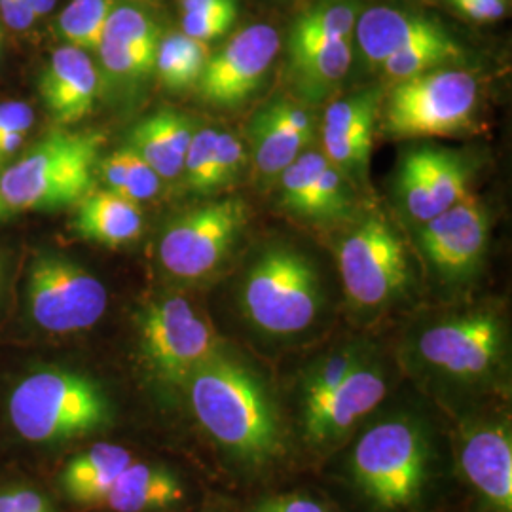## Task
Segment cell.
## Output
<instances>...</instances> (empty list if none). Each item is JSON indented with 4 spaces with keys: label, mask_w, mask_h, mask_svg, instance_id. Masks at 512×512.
Instances as JSON below:
<instances>
[{
    "label": "cell",
    "mask_w": 512,
    "mask_h": 512,
    "mask_svg": "<svg viewBox=\"0 0 512 512\" xmlns=\"http://www.w3.org/2000/svg\"><path fill=\"white\" fill-rule=\"evenodd\" d=\"M0 281H2V264H0Z\"/></svg>",
    "instance_id": "obj_48"
},
{
    "label": "cell",
    "mask_w": 512,
    "mask_h": 512,
    "mask_svg": "<svg viewBox=\"0 0 512 512\" xmlns=\"http://www.w3.org/2000/svg\"><path fill=\"white\" fill-rule=\"evenodd\" d=\"M0 512H57L52 501L35 488L14 486L0 492Z\"/></svg>",
    "instance_id": "obj_39"
},
{
    "label": "cell",
    "mask_w": 512,
    "mask_h": 512,
    "mask_svg": "<svg viewBox=\"0 0 512 512\" xmlns=\"http://www.w3.org/2000/svg\"><path fill=\"white\" fill-rule=\"evenodd\" d=\"M238 12H207V14H183L181 27L186 37L200 42H211L224 37L236 23Z\"/></svg>",
    "instance_id": "obj_38"
},
{
    "label": "cell",
    "mask_w": 512,
    "mask_h": 512,
    "mask_svg": "<svg viewBox=\"0 0 512 512\" xmlns=\"http://www.w3.org/2000/svg\"><path fill=\"white\" fill-rule=\"evenodd\" d=\"M251 512H330L317 501L308 497L298 495H285V497H274L264 503H260Z\"/></svg>",
    "instance_id": "obj_43"
},
{
    "label": "cell",
    "mask_w": 512,
    "mask_h": 512,
    "mask_svg": "<svg viewBox=\"0 0 512 512\" xmlns=\"http://www.w3.org/2000/svg\"><path fill=\"white\" fill-rule=\"evenodd\" d=\"M116 0H71L57 16L55 29L65 44L97 52Z\"/></svg>",
    "instance_id": "obj_28"
},
{
    "label": "cell",
    "mask_w": 512,
    "mask_h": 512,
    "mask_svg": "<svg viewBox=\"0 0 512 512\" xmlns=\"http://www.w3.org/2000/svg\"><path fill=\"white\" fill-rule=\"evenodd\" d=\"M184 499L183 482L167 467L131 461L110 486L103 505L114 512L167 509Z\"/></svg>",
    "instance_id": "obj_24"
},
{
    "label": "cell",
    "mask_w": 512,
    "mask_h": 512,
    "mask_svg": "<svg viewBox=\"0 0 512 512\" xmlns=\"http://www.w3.org/2000/svg\"><path fill=\"white\" fill-rule=\"evenodd\" d=\"M103 38L120 42V44H129V46L158 50L162 40V29L145 10L116 2L107 19Z\"/></svg>",
    "instance_id": "obj_32"
},
{
    "label": "cell",
    "mask_w": 512,
    "mask_h": 512,
    "mask_svg": "<svg viewBox=\"0 0 512 512\" xmlns=\"http://www.w3.org/2000/svg\"><path fill=\"white\" fill-rule=\"evenodd\" d=\"M105 143L93 131H52L0 173V196L8 211H57L76 205L93 190Z\"/></svg>",
    "instance_id": "obj_3"
},
{
    "label": "cell",
    "mask_w": 512,
    "mask_h": 512,
    "mask_svg": "<svg viewBox=\"0 0 512 512\" xmlns=\"http://www.w3.org/2000/svg\"><path fill=\"white\" fill-rule=\"evenodd\" d=\"M241 308L266 334L291 336L308 329L321 308V285L313 264L291 247L266 249L243 281Z\"/></svg>",
    "instance_id": "obj_4"
},
{
    "label": "cell",
    "mask_w": 512,
    "mask_h": 512,
    "mask_svg": "<svg viewBox=\"0 0 512 512\" xmlns=\"http://www.w3.org/2000/svg\"><path fill=\"white\" fill-rule=\"evenodd\" d=\"M353 59V40H336L289 48V69L298 88L311 99L323 97L340 84Z\"/></svg>",
    "instance_id": "obj_25"
},
{
    "label": "cell",
    "mask_w": 512,
    "mask_h": 512,
    "mask_svg": "<svg viewBox=\"0 0 512 512\" xmlns=\"http://www.w3.org/2000/svg\"><path fill=\"white\" fill-rule=\"evenodd\" d=\"M192 122L177 110L160 109L129 133V148L137 152L165 181L183 175L184 158L194 135Z\"/></svg>",
    "instance_id": "obj_21"
},
{
    "label": "cell",
    "mask_w": 512,
    "mask_h": 512,
    "mask_svg": "<svg viewBox=\"0 0 512 512\" xmlns=\"http://www.w3.org/2000/svg\"><path fill=\"white\" fill-rule=\"evenodd\" d=\"M35 122V112L21 101H6L0 103V129L2 131H18L25 133Z\"/></svg>",
    "instance_id": "obj_42"
},
{
    "label": "cell",
    "mask_w": 512,
    "mask_h": 512,
    "mask_svg": "<svg viewBox=\"0 0 512 512\" xmlns=\"http://www.w3.org/2000/svg\"><path fill=\"white\" fill-rule=\"evenodd\" d=\"M378 90L349 95L334 101L325 112L323 148L330 164L342 173L363 175L370 162L372 137L380 114Z\"/></svg>",
    "instance_id": "obj_16"
},
{
    "label": "cell",
    "mask_w": 512,
    "mask_h": 512,
    "mask_svg": "<svg viewBox=\"0 0 512 512\" xmlns=\"http://www.w3.org/2000/svg\"><path fill=\"white\" fill-rule=\"evenodd\" d=\"M207 59L209 50L205 42L186 37L183 31L171 33L160 40L154 73L167 90L183 92L198 84Z\"/></svg>",
    "instance_id": "obj_27"
},
{
    "label": "cell",
    "mask_w": 512,
    "mask_h": 512,
    "mask_svg": "<svg viewBox=\"0 0 512 512\" xmlns=\"http://www.w3.org/2000/svg\"><path fill=\"white\" fill-rule=\"evenodd\" d=\"M245 224V205L222 200L184 213L165 228L160 262L165 272L184 281L213 274L232 249Z\"/></svg>",
    "instance_id": "obj_10"
},
{
    "label": "cell",
    "mask_w": 512,
    "mask_h": 512,
    "mask_svg": "<svg viewBox=\"0 0 512 512\" xmlns=\"http://www.w3.org/2000/svg\"><path fill=\"white\" fill-rule=\"evenodd\" d=\"M74 230L82 239L107 247H122L141 236L143 213L139 203L101 190L90 192L76 203Z\"/></svg>",
    "instance_id": "obj_22"
},
{
    "label": "cell",
    "mask_w": 512,
    "mask_h": 512,
    "mask_svg": "<svg viewBox=\"0 0 512 512\" xmlns=\"http://www.w3.org/2000/svg\"><path fill=\"white\" fill-rule=\"evenodd\" d=\"M325 154L321 152H302L293 164L283 169L281 177V190H283V203L304 217H308L311 196L315 190V184L323 169L329 165Z\"/></svg>",
    "instance_id": "obj_31"
},
{
    "label": "cell",
    "mask_w": 512,
    "mask_h": 512,
    "mask_svg": "<svg viewBox=\"0 0 512 512\" xmlns=\"http://www.w3.org/2000/svg\"><path fill=\"white\" fill-rule=\"evenodd\" d=\"M461 55L463 50L456 40L442 42V44H425L418 48H410L401 54L391 55L380 65V69L385 74V78L397 84L408 78L440 69L452 61H458Z\"/></svg>",
    "instance_id": "obj_30"
},
{
    "label": "cell",
    "mask_w": 512,
    "mask_h": 512,
    "mask_svg": "<svg viewBox=\"0 0 512 512\" xmlns=\"http://www.w3.org/2000/svg\"><path fill=\"white\" fill-rule=\"evenodd\" d=\"M0 16L12 31H27L38 21L29 0H0Z\"/></svg>",
    "instance_id": "obj_41"
},
{
    "label": "cell",
    "mask_w": 512,
    "mask_h": 512,
    "mask_svg": "<svg viewBox=\"0 0 512 512\" xmlns=\"http://www.w3.org/2000/svg\"><path fill=\"white\" fill-rule=\"evenodd\" d=\"M124 152H126V184H124L122 196L135 203L152 200L162 186L160 175L131 148H124Z\"/></svg>",
    "instance_id": "obj_36"
},
{
    "label": "cell",
    "mask_w": 512,
    "mask_h": 512,
    "mask_svg": "<svg viewBox=\"0 0 512 512\" xmlns=\"http://www.w3.org/2000/svg\"><path fill=\"white\" fill-rule=\"evenodd\" d=\"M243 162H245V152L238 137L234 133L219 131L217 145H215V171H213L215 192L238 179Z\"/></svg>",
    "instance_id": "obj_37"
},
{
    "label": "cell",
    "mask_w": 512,
    "mask_h": 512,
    "mask_svg": "<svg viewBox=\"0 0 512 512\" xmlns=\"http://www.w3.org/2000/svg\"><path fill=\"white\" fill-rule=\"evenodd\" d=\"M31 6H33V12L37 14V18H46L48 14L54 12L55 4L57 0H29Z\"/></svg>",
    "instance_id": "obj_45"
},
{
    "label": "cell",
    "mask_w": 512,
    "mask_h": 512,
    "mask_svg": "<svg viewBox=\"0 0 512 512\" xmlns=\"http://www.w3.org/2000/svg\"><path fill=\"white\" fill-rule=\"evenodd\" d=\"M133 461L128 448L99 442L74 456L59 475V488L76 505H103L110 486Z\"/></svg>",
    "instance_id": "obj_23"
},
{
    "label": "cell",
    "mask_w": 512,
    "mask_h": 512,
    "mask_svg": "<svg viewBox=\"0 0 512 512\" xmlns=\"http://www.w3.org/2000/svg\"><path fill=\"white\" fill-rule=\"evenodd\" d=\"M452 6L465 18L490 23L507 14V0H450Z\"/></svg>",
    "instance_id": "obj_40"
},
{
    "label": "cell",
    "mask_w": 512,
    "mask_h": 512,
    "mask_svg": "<svg viewBox=\"0 0 512 512\" xmlns=\"http://www.w3.org/2000/svg\"><path fill=\"white\" fill-rule=\"evenodd\" d=\"M387 382L378 366L365 359L355 366L342 385L311 418L302 421L304 439L315 446L346 437L349 431L384 401Z\"/></svg>",
    "instance_id": "obj_17"
},
{
    "label": "cell",
    "mask_w": 512,
    "mask_h": 512,
    "mask_svg": "<svg viewBox=\"0 0 512 512\" xmlns=\"http://www.w3.org/2000/svg\"><path fill=\"white\" fill-rule=\"evenodd\" d=\"M469 171L456 154L421 148L404 158L399 192L404 209L418 222L437 217L469 194Z\"/></svg>",
    "instance_id": "obj_14"
},
{
    "label": "cell",
    "mask_w": 512,
    "mask_h": 512,
    "mask_svg": "<svg viewBox=\"0 0 512 512\" xmlns=\"http://www.w3.org/2000/svg\"><path fill=\"white\" fill-rule=\"evenodd\" d=\"M488 217L475 196L467 194L427 222L421 230V247L433 266L446 277L473 274L488 247Z\"/></svg>",
    "instance_id": "obj_13"
},
{
    "label": "cell",
    "mask_w": 512,
    "mask_h": 512,
    "mask_svg": "<svg viewBox=\"0 0 512 512\" xmlns=\"http://www.w3.org/2000/svg\"><path fill=\"white\" fill-rule=\"evenodd\" d=\"M156 52L103 38L97 52L105 73L116 80H143L154 73Z\"/></svg>",
    "instance_id": "obj_33"
},
{
    "label": "cell",
    "mask_w": 512,
    "mask_h": 512,
    "mask_svg": "<svg viewBox=\"0 0 512 512\" xmlns=\"http://www.w3.org/2000/svg\"><path fill=\"white\" fill-rule=\"evenodd\" d=\"M279 46L281 37L270 25L256 23L241 29L207 59L196 84L203 101L226 109L245 103L260 88Z\"/></svg>",
    "instance_id": "obj_11"
},
{
    "label": "cell",
    "mask_w": 512,
    "mask_h": 512,
    "mask_svg": "<svg viewBox=\"0 0 512 512\" xmlns=\"http://www.w3.org/2000/svg\"><path fill=\"white\" fill-rule=\"evenodd\" d=\"M363 361L355 348L340 349L311 368L302 385V421L311 418L330 395L348 378L349 372Z\"/></svg>",
    "instance_id": "obj_29"
},
{
    "label": "cell",
    "mask_w": 512,
    "mask_h": 512,
    "mask_svg": "<svg viewBox=\"0 0 512 512\" xmlns=\"http://www.w3.org/2000/svg\"><path fill=\"white\" fill-rule=\"evenodd\" d=\"M101 90V74L88 52L59 46L38 80V92L59 126H73L92 114Z\"/></svg>",
    "instance_id": "obj_15"
},
{
    "label": "cell",
    "mask_w": 512,
    "mask_h": 512,
    "mask_svg": "<svg viewBox=\"0 0 512 512\" xmlns=\"http://www.w3.org/2000/svg\"><path fill=\"white\" fill-rule=\"evenodd\" d=\"M219 129H196L184 158L183 175L186 186L194 194H213L215 171V145Z\"/></svg>",
    "instance_id": "obj_34"
},
{
    "label": "cell",
    "mask_w": 512,
    "mask_h": 512,
    "mask_svg": "<svg viewBox=\"0 0 512 512\" xmlns=\"http://www.w3.org/2000/svg\"><path fill=\"white\" fill-rule=\"evenodd\" d=\"M478 82L473 74L435 69L397 82L385 107V131L395 137H442L473 120Z\"/></svg>",
    "instance_id": "obj_7"
},
{
    "label": "cell",
    "mask_w": 512,
    "mask_h": 512,
    "mask_svg": "<svg viewBox=\"0 0 512 512\" xmlns=\"http://www.w3.org/2000/svg\"><path fill=\"white\" fill-rule=\"evenodd\" d=\"M349 207V188L344 173L329 164L319 175L311 196L308 217H332Z\"/></svg>",
    "instance_id": "obj_35"
},
{
    "label": "cell",
    "mask_w": 512,
    "mask_h": 512,
    "mask_svg": "<svg viewBox=\"0 0 512 512\" xmlns=\"http://www.w3.org/2000/svg\"><path fill=\"white\" fill-rule=\"evenodd\" d=\"M183 14H207V12H238L236 0H181Z\"/></svg>",
    "instance_id": "obj_44"
},
{
    "label": "cell",
    "mask_w": 512,
    "mask_h": 512,
    "mask_svg": "<svg viewBox=\"0 0 512 512\" xmlns=\"http://www.w3.org/2000/svg\"><path fill=\"white\" fill-rule=\"evenodd\" d=\"M109 306L107 287L71 258H33L25 279V308L38 329L74 334L92 329Z\"/></svg>",
    "instance_id": "obj_8"
},
{
    "label": "cell",
    "mask_w": 512,
    "mask_h": 512,
    "mask_svg": "<svg viewBox=\"0 0 512 512\" xmlns=\"http://www.w3.org/2000/svg\"><path fill=\"white\" fill-rule=\"evenodd\" d=\"M353 38L372 67H380L391 55L410 48L454 40L433 19L389 6H374L361 12Z\"/></svg>",
    "instance_id": "obj_19"
},
{
    "label": "cell",
    "mask_w": 512,
    "mask_h": 512,
    "mask_svg": "<svg viewBox=\"0 0 512 512\" xmlns=\"http://www.w3.org/2000/svg\"><path fill=\"white\" fill-rule=\"evenodd\" d=\"M139 349L148 372L165 385L184 387L188 378L219 355V336L207 317L183 296H162L137 315Z\"/></svg>",
    "instance_id": "obj_6"
},
{
    "label": "cell",
    "mask_w": 512,
    "mask_h": 512,
    "mask_svg": "<svg viewBox=\"0 0 512 512\" xmlns=\"http://www.w3.org/2000/svg\"><path fill=\"white\" fill-rule=\"evenodd\" d=\"M184 389L203 431L234 458L262 465L281 452L277 406L251 368L220 351L188 378Z\"/></svg>",
    "instance_id": "obj_1"
},
{
    "label": "cell",
    "mask_w": 512,
    "mask_h": 512,
    "mask_svg": "<svg viewBox=\"0 0 512 512\" xmlns=\"http://www.w3.org/2000/svg\"><path fill=\"white\" fill-rule=\"evenodd\" d=\"M2 42H4V38H2V29H0V54H2Z\"/></svg>",
    "instance_id": "obj_47"
},
{
    "label": "cell",
    "mask_w": 512,
    "mask_h": 512,
    "mask_svg": "<svg viewBox=\"0 0 512 512\" xmlns=\"http://www.w3.org/2000/svg\"><path fill=\"white\" fill-rule=\"evenodd\" d=\"M359 14L355 0H321L294 21L289 48L353 40Z\"/></svg>",
    "instance_id": "obj_26"
},
{
    "label": "cell",
    "mask_w": 512,
    "mask_h": 512,
    "mask_svg": "<svg viewBox=\"0 0 512 512\" xmlns=\"http://www.w3.org/2000/svg\"><path fill=\"white\" fill-rule=\"evenodd\" d=\"M501 344L503 329L494 315L471 313L425 330L418 349L427 365L459 380H475L495 365Z\"/></svg>",
    "instance_id": "obj_12"
},
{
    "label": "cell",
    "mask_w": 512,
    "mask_h": 512,
    "mask_svg": "<svg viewBox=\"0 0 512 512\" xmlns=\"http://www.w3.org/2000/svg\"><path fill=\"white\" fill-rule=\"evenodd\" d=\"M10 211H8V207H6V203L2 200V196H0V220L4 219L6 215H8Z\"/></svg>",
    "instance_id": "obj_46"
},
{
    "label": "cell",
    "mask_w": 512,
    "mask_h": 512,
    "mask_svg": "<svg viewBox=\"0 0 512 512\" xmlns=\"http://www.w3.org/2000/svg\"><path fill=\"white\" fill-rule=\"evenodd\" d=\"M255 165L264 177H279L313 139V122L304 109L275 101L256 114L251 126Z\"/></svg>",
    "instance_id": "obj_20"
},
{
    "label": "cell",
    "mask_w": 512,
    "mask_h": 512,
    "mask_svg": "<svg viewBox=\"0 0 512 512\" xmlns=\"http://www.w3.org/2000/svg\"><path fill=\"white\" fill-rule=\"evenodd\" d=\"M459 465L471 482L497 511H512V440L505 425H482L465 433Z\"/></svg>",
    "instance_id": "obj_18"
},
{
    "label": "cell",
    "mask_w": 512,
    "mask_h": 512,
    "mask_svg": "<svg viewBox=\"0 0 512 512\" xmlns=\"http://www.w3.org/2000/svg\"><path fill=\"white\" fill-rule=\"evenodd\" d=\"M351 471L361 492L380 509H403L420 497L429 471V444L406 418L376 423L359 439Z\"/></svg>",
    "instance_id": "obj_5"
},
{
    "label": "cell",
    "mask_w": 512,
    "mask_h": 512,
    "mask_svg": "<svg viewBox=\"0 0 512 512\" xmlns=\"http://www.w3.org/2000/svg\"><path fill=\"white\" fill-rule=\"evenodd\" d=\"M8 418L27 442L61 444L105 429L112 421V404L90 376L48 366L27 374L12 389Z\"/></svg>",
    "instance_id": "obj_2"
},
{
    "label": "cell",
    "mask_w": 512,
    "mask_h": 512,
    "mask_svg": "<svg viewBox=\"0 0 512 512\" xmlns=\"http://www.w3.org/2000/svg\"><path fill=\"white\" fill-rule=\"evenodd\" d=\"M338 264L344 291L357 308L387 306L410 285L406 247L382 217H368L342 241Z\"/></svg>",
    "instance_id": "obj_9"
}]
</instances>
